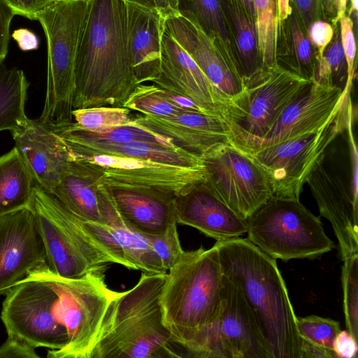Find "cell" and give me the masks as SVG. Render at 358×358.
Instances as JSON below:
<instances>
[{"label":"cell","instance_id":"ee69618b","mask_svg":"<svg viewBox=\"0 0 358 358\" xmlns=\"http://www.w3.org/2000/svg\"><path fill=\"white\" fill-rule=\"evenodd\" d=\"M3 357L36 358L38 355L35 352V348L27 342L8 335V338L0 347V358Z\"/></svg>","mask_w":358,"mask_h":358},{"label":"cell","instance_id":"9a60e30c","mask_svg":"<svg viewBox=\"0 0 358 358\" xmlns=\"http://www.w3.org/2000/svg\"><path fill=\"white\" fill-rule=\"evenodd\" d=\"M320 213L331 224L343 261L358 254V196L336 167L325 160L316 162L306 178Z\"/></svg>","mask_w":358,"mask_h":358},{"label":"cell","instance_id":"1f68e13d","mask_svg":"<svg viewBox=\"0 0 358 358\" xmlns=\"http://www.w3.org/2000/svg\"><path fill=\"white\" fill-rule=\"evenodd\" d=\"M50 126L64 139L114 144L143 141L166 145H175L168 138L136 125L119 127L101 133L85 130L77 125L74 121Z\"/></svg>","mask_w":358,"mask_h":358},{"label":"cell","instance_id":"f35d334b","mask_svg":"<svg viewBox=\"0 0 358 358\" xmlns=\"http://www.w3.org/2000/svg\"><path fill=\"white\" fill-rule=\"evenodd\" d=\"M296 328L301 339L330 349L341 331L338 322L315 315L297 317Z\"/></svg>","mask_w":358,"mask_h":358},{"label":"cell","instance_id":"52a82bcc","mask_svg":"<svg viewBox=\"0 0 358 358\" xmlns=\"http://www.w3.org/2000/svg\"><path fill=\"white\" fill-rule=\"evenodd\" d=\"M246 221L247 239L275 259H314L335 247L299 200L272 196Z\"/></svg>","mask_w":358,"mask_h":358},{"label":"cell","instance_id":"681fc988","mask_svg":"<svg viewBox=\"0 0 358 358\" xmlns=\"http://www.w3.org/2000/svg\"><path fill=\"white\" fill-rule=\"evenodd\" d=\"M11 37L17 42L22 51L35 50L38 48L39 40L38 36L27 28H20L13 31Z\"/></svg>","mask_w":358,"mask_h":358},{"label":"cell","instance_id":"7402d4cb","mask_svg":"<svg viewBox=\"0 0 358 358\" xmlns=\"http://www.w3.org/2000/svg\"><path fill=\"white\" fill-rule=\"evenodd\" d=\"M177 224L194 227L216 241L241 237L247 221L219 199L203 183L176 198Z\"/></svg>","mask_w":358,"mask_h":358},{"label":"cell","instance_id":"7c38bea8","mask_svg":"<svg viewBox=\"0 0 358 358\" xmlns=\"http://www.w3.org/2000/svg\"><path fill=\"white\" fill-rule=\"evenodd\" d=\"M1 318L8 335L34 348L59 351L68 342L57 313V294L44 278L31 271L6 294Z\"/></svg>","mask_w":358,"mask_h":358},{"label":"cell","instance_id":"277c9868","mask_svg":"<svg viewBox=\"0 0 358 358\" xmlns=\"http://www.w3.org/2000/svg\"><path fill=\"white\" fill-rule=\"evenodd\" d=\"M222 279L215 245L208 250H183L167 271L161 294L163 320L181 347L216 317Z\"/></svg>","mask_w":358,"mask_h":358},{"label":"cell","instance_id":"6f0895ef","mask_svg":"<svg viewBox=\"0 0 358 358\" xmlns=\"http://www.w3.org/2000/svg\"><path fill=\"white\" fill-rule=\"evenodd\" d=\"M350 7L348 11V15L350 16L352 14L355 13L357 15L358 10V0H350Z\"/></svg>","mask_w":358,"mask_h":358},{"label":"cell","instance_id":"60d3db41","mask_svg":"<svg viewBox=\"0 0 358 358\" xmlns=\"http://www.w3.org/2000/svg\"><path fill=\"white\" fill-rule=\"evenodd\" d=\"M145 236L159 257L163 267L168 271L183 252L178 237L177 224L170 226L162 234Z\"/></svg>","mask_w":358,"mask_h":358},{"label":"cell","instance_id":"484cf974","mask_svg":"<svg viewBox=\"0 0 358 358\" xmlns=\"http://www.w3.org/2000/svg\"><path fill=\"white\" fill-rule=\"evenodd\" d=\"M99 180L95 171L71 156L50 194L79 219L104 224L96 194Z\"/></svg>","mask_w":358,"mask_h":358},{"label":"cell","instance_id":"d590c367","mask_svg":"<svg viewBox=\"0 0 358 358\" xmlns=\"http://www.w3.org/2000/svg\"><path fill=\"white\" fill-rule=\"evenodd\" d=\"M72 115L80 127L96 133L132 125L135 117L127 108L110 106L73 109Z\"/></svg>","mask_w":358,"mask_h":358},{"label":"cell","instance_id":"8fae6325","mask_svg":"<svg viewBox=\"0 0 358 358\" xmlns=\"http://www.w3.org/2000/svg\"><path fill=\"white\" fill-rule=\"evenodd\" d=\"M182 347L188 357L268 358L241 294L224 275L216 317Z\"/></svg>","mask_w":358,"mask_h":358},{"label":"cell","instance_id":"b9f144b4","mask_svg":"<svg viewBox=\"0 0 358 358\" xmlns=\"http://www.w3.org/2000/svg\"><path fill=\"white\" fill-rule=\"evenodd\" d=\"M338 23L342 46L348 65V83L352 85L356 73V43L354 22L350 16L345 15Z\"/></svg>","mask_w":358,"mask_h":358},{"label":"cell","instance_id":"9c48e42d","mask_svg":"<svg viewBox=\"0 0 358 358\" xmlns=\"http://www.w3.org/2000/svg\"><path fill=\"white\" fill-rule=\"evenodd\" d=\"M310 82L278 64L258 70L244 82L243 93L228 108L226 123L231 143L245 152L252 150Z\"/></svg>","mask_w":358,"mask_h":358},{"label":"cell","instance_id":"74e56055","mask_svg":"<svg viewBox=\"0 0 358 358\" xmlns=\"http://www.w3.org/2000/svg\"><path fill=\"white\" fill-rule=\"evenodd\" d=\"M342 285L347 330L358 340V254L343 260Z\"/></svg>","mask_w":358,"mask_h":358},{"label":"cell","instance_id":"816d5d0a","mask_svg":"<svg viewBox=\"0 0 358 358\" xmlns=\"http://www.w3.org/2000/svg\"><path fill=\"white\" fill-rule=\"evenodd\" d=\"M161 89V88H160ZM162 90L164 96L174 106L180 108L185 112L203 113L210 115L206 112L203 109L198 106L194 102L189 99L180 94L172 93L166 90Z\"/></svg>","mask_w":358,"mask_h":358},{"label":"cell","instance_id":"2e32d148","mask_svg":"<svg viewBox=\"0 0 358 358\" xmlns=\"http://www.w3.org/2000/svg\"><path fill=\"white\" fill-rule=\"evenodd\" d=\"M45 263L46 252L31 208L0 217V294Z\"/></svg>","mask_w":358,"mask_h":358},{"label":"cell","instance_id":"ac0fdd59","mask_svg":"<svg viewBox=\"0 0 358 358\" xmlns=\"http://www.w3.org/2000/svg\"><path fill=\"white\" fill-rule=\"evenodd\" d=\"M152 83L189 99L208 113L226 121L228 101L165 27L161 41L160 73Z\"/></svg>","mask_w":358,"mask_h":358},{"label":"cell","instance_id":"6da1fadb","mask_svg":"<svg viewBox=\"0 0 358 358\" xmlns=\"http://www.w3.org/2000/svg\"><path fill=\"white\" fill-rule=\"evenodd\" d=\"M215 245L223 275L241 294L268 358H301L297 316L276 259L247 238Z\"/></svg>","mask_w":358,"mask_h":358},{"label":"cell","instance_id":"ba28073f","mask_svg":"<svg viewBox=\"0 0 358 358\" xmlns=\"http://www.w3.org/2000/svg\"><path fill=\"white\" fill-rule=\"evenodd\" d=\"M46 280L57 294V313L65 327L68 342L49 358H89L109 303L117 292L105 282L104 270L77 278L60 276L45 263L31 271Z\"/></svg>","mask_w":358,"mask_h":358},{"label":"cell","instance_id":"83f0119b","mask_svg":"<svg viewBox=\"0 0 358 358\" xmlns=\"http://www.w3.org/2000/svg\"><path fill=\"white\" fill-rule=\"evenodd\" d=\"M275 58L276 64L285 69L306 80H315L317 53L293 8L289 17L279 24Z\"/></svg>","mask_w":358,"mask_h":358},{"label":"cell","instance_id":"9f6ffc18","mask_svg":"<svg viewBox=\"0 0 358 358\" xmlns=\"http://www.w3.org/2000/svg\"><path fill=\"white\" fill-rule=\"evenodd\" d=\"M129 2L137 3L148 7H155L152 0H124Z\"/></svg>","mask_w":358,"mask_h":358},{"label":"cell","instance_id":"cb8c5ba5","mask_svg":"<svg viewBox=\"0 0 358 358\" xmlns=\"http://www.w3.org/2000/svg\"><path fill=\"white\" fill-rule=\"evenodd\" d=\"M110 189L118 211L138 233L159 235L177 224L176 196L152 192Z\"/></svg>","mask_w":358,"mask_h":358},{"label":"cell","instance_id":"7bdbcfd3","mask_svg":"<svg viewBox=\"0 0 358 358\" xmlns=\"http://www.w3.org/2000/svg\"><path fill=\"white\" fill-rule=\"evenodd\" d=\"M334 34V27L328 22L318 20L313 22L308 31L309 41L315 48L317 62L322 58Z\"/></svg>","mask_w":358,"mask_h":358},{"label":"cell","instance_id":"8d00e7d4","mask_svg":"<svg viewBox=\"0 0 358 358\" xmlns=\"http://www.w3.org/2000/svg\"><path fill=\"white\" fill-rule=\"evenodd\" d=\"M123 107L142 115L154 116H172L185 112L171 103L155 84H138Z\"/></svg>","mask_w":358,"mask_h":358},{"label":"cell","instance_id":"f546056e","mask_svg":"<svg viewBox=\"0 0 358 358\" xmlns=\"http://www.w3.org/2000/svg\"><path fill=\"white\" fill-rule=\"evenodd\" d=\"M226 59L238 71L230 21L222 0H180ZM239 73V71H238Z\"/></svg>","mask_w":358,"mask_h":358},{"label":"cell","instance_id":"7dc6e473","mask_svg":"<svg viewBox=\"0 0 358 358\" xmlns=\"http://www.w3.org/2000/svg\"><path fill=\"white\" fill-rule=\"evenodd\" d=\"M54 0H6L16 15L35 20L36 15Z\"/></svg>","mask_w":358,"mask_h":358},{"label":"cell","instance_id":"c3c4849f","mask_svg":"<svg viewBox=\"0 0 358 358\" xmlns=\"http://www.w3.org/2000/svg\"><path fill=\"white\" fill-rule=\"evenodd\" d=\"M353 115H352L348 121L346 131H348V142L350 147V183L351 188L356 196H358L357 190V150L352 130Z\"/></svg>","mask_w":358,"mask_h":358},{"label":"cell","instance_id":"603a6c76","mask_svg":"<svg viewBox=\"0 0 358 358\" xmlns=\"http://www.w3.org/2000/svg\"><path fill=\"white\" fill-rule=\"evenodd\" d=\"M126 1L129 47L138 84L153 82L161 70V41L165 16L155 7Z\"/></svg>","mask_w":358,"mask_h":358},{"label":"cell","instance_id":"8992f818","mask_svg":"<svg viewBox=\"0 0 358 358\" xmlns=\"http://www.w3.org/2000/svg\"><path fill=\"white\" fill-rule=\"evenodd\" d=\"M30 208L39 228L49 268L69 278L106 271L117 259L52 194L36 183Z\"/></svg>","mask_w":358,"mask_h":358},{"label":"cell","instance_id":"bcb514c9","mask_svg":"<svg viewBox=\"0 0 358 358\" xmlns=\"http://www.w3.org/2000/svg\"><path fill=\"white\" fill-rule=\"evenodd\" d=\"M332 350L336 358H355L357 340L348 330H341L334 341Z\"/></svg>","mask_w":358,"mask_h":358},{"label":"cell","instance_id":"44dd1931","mask_svg":"<svg viewBox=\"0 0 358 358\" xmlns=\"http://www.w3.org/2000/svg\"><path fill=\"white\" fill-rule=\"evenodd\" d=\"M132 125L168 138L201 158L218 145L231 143L227 123L211 115L190 112L172 116L141 114L135 115Z\"/></svg>","mask_w":358,"mask_h":358},{"label":"cell","instance_id":"db71d44e","mask_svg":"<svg viewBox=\"0 0 358 358\" xmlns=\"http://www.w3.org/2000/svg\"><path fill=\"white\" fill-rule=\"evenodd\" d=\"M152 2L165 16L178 13L180 9V0H152Z\"/></svg>","mask_w":358,"mask_h":358},{"label":"cell","instance_id":"7a4b0ae2","mask_svg":"<svg viewBox=\"0 0 358 358\" xmlns=\"http://www.w3.org/2000/svg\"><path fill=\"white\" fill-rule=\"evenodd\" d=\"M73 108L123 107L138 85L124 0H94L75 64Z\"/></svg>","mask_w":358,"mask_h":358},{"label":"cell","instance_id":"e0dca14e","mask_svg":"<svg viewBox=\"0 0 358 358\" xmlns=\"http://www.w3.org/2000/svg\"><path fill=\"white\" fill-rule=\"evenodd\" d=\"M165 29L194 60L229 106L243 93L245 85L240 73L190 13L180 9L166 16Z\"/></svg>","mask_w":358,"mask_h":358},{"label":"cell","instance_id":"ffe728a7","mask_svg":"<svg viewBox=\"0 0 358 358\" xmlns=\"http://www.w3.org/2000/svg\"><path fill=\"white\" fill-rule=\"evenodd\" d=\"M11 134L15 148L35 182L52 194L71 160L64 141L50 125L29 118Z\"/></svg>","mask_w":358,"mask_h":358},{"label":"cell","instance_id":"f5cc1de1","mask_svg":"<svg viewBox=\"0 0 358 358\" xmlns=\"http://www.w3.org/2000/svg\"><path fill=\"white\" fill-rule=\"evenodd\" d=\"M224 5L237 9L256 22V13L252 0H222Z\"/></svg>","mask_w":358,"mask_h":358},{"label":"cell","instance_id":"4316f807","mask_svg":"<svg viewBox=\"0 0 358 358\" xmlns=\"http://www.w3.org/2000/svg\"><path fill=\"white\" fill-rule=\"evenodd\" d=\"M70 152L76 155H108L131 157L179 166L203 165L202 158L176 145L133 141L127 143H102L62 138Z\"/></svg>","mask_w":358,"mask_h":358},{"label":"cell","instance_id":"5bb4252c","mask_svg":"<svg viewBox=\"0 0 358 358\" xmlns=\"http://www.w3.org/2000/svg\"><path fill=\"white\" fill-rule=\"evenodd\" d=\"M71 155L94 170L110 189L159 192L178 197L206 179L204 164L186 166L131 157Z\"/></svg>","mask_w":358,"mask_h":358},{"label":"cell","instance_id":"e575fe53","mask_svg":"<svg viewBox=\"0 0 358 358\" xmlns=\"http://www.w3.org/2000/svg\"><path fill=\"white\" fill-rule=\"evenodd\" d=\"M348 65L342 46L339 23L334 27V36L317 62L315 80L331 87L345 90L348 83Z\"/></svg>","mask_w":358,"mask_h":358},{"label":"cell","instance_id":"4fadbf2b","mask_svg":"<svg viewBox=\"0 0 358 358\" xmlns=\"http://www.w3.org/2000/svg\"><path fill=\"white\" fill-rule=\"evenodd\" d=\"M202 159L206 172L204 184L243 219L272 197L264 171L248 152L232 143L218 145Z\"/></svg>","mask_w":358,"mask_h":358},{"label":"cell","instance_id":"d4e9b609","mask_svg":"<svg viewBox=\"0 0 358 358\" xmlns=\"http://www.w3.org/2000/svg\"><path fill=\"white\" fill-rule=\"evenodd\" d=\"M96 194L103 223L121 248L130 269L148 273H167L146 237L133 229L118 211L110 189L99 181Z\"/></svg>","mask_w":358,"mask_h":358},{"label":"cell","instance_id":"f1b7e54d","mask_svg":"<svg viewBox=\"0 0 358 358\" xmlns=\"http://www.w3.org/2000/svg\"><path fill=\"white\" fill-rule=\"evenodd\" d=\"M35 184L15 147L0 156V217L30 208Z\"/></svg>","mask_w":358,"mask_h":358},{"label":"cell","instance_id":"d6986e66","mask_svg":"<svg viewBox=\"0 0 358 358\" xmlns=\"http://www.w3.org/2000/svg\"><path fill=\"white\" fill-rule=\"evenodd\" d=\"M351 87L342 90L310 82L285 107L271 129L249 152L318 130L339 109Z\"/></svg>","mask_w":358,"mask_h":358},{"label":"cell","instance_id":"11a10c76","mask_svg":"<svg viewBox=\"0 0 358 358\" xmlns=\"http://www.w3.org/2000/svg\"><path fill=\"white\" fill-rule=\"evenodd\" d=\"M348 0H336V16L332 24L334 27L339 20L346 15Z\"/></svg>","mask_w":358,"mask_h":358},{"label":"cell","instance_id":"f6af8a7d","mask_svg":"<svg viewBox=\"0 0 358 358\" xmlns=\"http://www.w3.org/2000/svg\"><path fill=\"white\" fill-rule=\"evenodd\" d=\"M15 15L6 0H0V62L3 61L8 54L10 26Z\"/></svg>","mask_w":358,"mask_h":358},{"label":"cell","instance_id":"4dcf8cb0","mask_svg":"<svg viewBox=\"0 0 358 358\" xmlns=\"http://www.w3.org/2000/svg\"><path fill=\"white\" fill-rule=\"evenodd\" d=\"M29 82L22 70L8 68L0 62V131L11 132L24 124Z\"/></svg>","mask_w":358,"mask_h":358},{"label":"cell","instance_id":"ab89813d","mask_svg":"<svg viewBox=\"0 0 358 358\" xmlns=\"http://www.w3.org/2000/svg\"><path fill=\"white\" fill-rule=\"evenodd\" d=\"M308 32L310 26L318 20L333 24L336 16V0H289Z\"/></svg>","mask_w":358,"mask_h":358},{"label":"cell","instance_id":"f907efd6","mask_svg":"<svg viewBox=\"0 0 358 358\" xmlns=\"http://www.w3.org/2000/svg\"><path fill=\"white\" fill-rule=\"evenodd\" d=\"M301 358H336V357L332 349L301 339Z\"/></svg>","mask_w":358,"mask_h":358},{"label":"cell","instance_id":"836d02e7","mask_svg":"<svg viewBox=\"0 0 358 358\" xmlns=\"http://www.w3.org/2000/svg\"><path fill=\"white\" fill-rule=\"evenodd\" d=\"M255 13L257 47L263 67L276 64L279 27L278 0H252Z\"/></svg>","mask_w":358,"mask_h":358},{"label":"cell","instance_id":"3957f363","mask_svg":"<svg viewBox=\"0 0 358 358\" xmlns=\"http://www.w3.org/2000/svg\"><path fill=\"white\" fill-rule=\"evenodd\" d=\"M166 273H144L110 301L89 358L184 357L163 320L161 294Z\"/></svg>","mask_w":358,"mask_h":358},{"label":"cell","instance_id":"d6a6232c","mask_svg":"<svg viewBox=\"0 0 358 358\" xmlns=\"http://www.w3.org/2000/svg\"><path fill=\"white\" fill-rule=\"evenodd\" d=\"M224 6L231 27L238 71L244 83L263 67L255 24L237 9Z\"/></svg>","mask_w":358,"mask_h":358},{"label":"cell","instance_id":"30bf717a","mask_svg":"<svg viewBox=\"0 0 358 358\" xmlns=\"http://www.w3.org/2000/svg\"><path fill=\"white\" fill-rule=\"evenodd\" d=\"M353 115L350 93L320 129L248 153L265 173L272 196L299 200L306 178Z\"/></svg>","mask_w":358,"mask_h":358},{"label":"cell","instance_id":"5b68a950","mask_svg":"<svg viewBox=\"0 0 358 358\" xmlns=\"http://www.w3.org/2000/svg\"><path fill=\"white\" fill-rule=\"evenodd\" d=\"M94 0H54L36 16L47 38V89L39 120L58 125L73 121L76 56Z\"/></svg>","mask_w":358,"mask_h":358}]
</instances>
